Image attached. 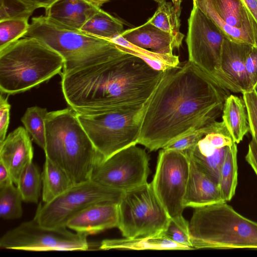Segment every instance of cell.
Returning <instances> with one entry per match:
<instances>
[{
    "instance_id": "obj_1",
    "label": "cell",
    "mask_w": 257,
    "mask_h": 257,
    "mask_svg": "<svg viewBox=\"0 0 257 257\" xmlns=\"http://www.w3.org/2000/svg\"><path fill=\"white\" fill-rule=\"evenodd\" d=\"M228 90L188 60L167 70L147 103L138 144L155 151L216 121Z\"/></svg>"
},
{
    "instance_id": "obj_2",
    "label": "cell",
    "mask_w": 257,
    "mask_h": 257,
    "mask_svg": "<svg viewBox=\"0 0 257 257\" xmlns=\"http://www.w3.org/2000/svg\"><path fill=\"white\" fill-rule=\"evenodd\" d=\"M164 72L119 49L99 62L61 72L62 91L78 113L136 110L147 103Z\"/></svg>"
},
{
    "instance_id": "obj_3",
    "label": "cell",
    "mask_w": 257,
    "mask_h": 257,
    "mask_svg": "<svg viewBox=\"0 0 257 257\" xmlns=\"http://www.w3.org/2000/svg\"><path fill=\"white\" fill-rule=\"evenodd\" d=\"M45 157L62 168L73 184L90 180L103 159L70 107L48 112L45 119Z\"/></svg>"
},
{
    "instance_id": "obj_4",
    "label": "cell",
    "mask_w": 257,
    "mask_h": 257,
    "mask_svg": "<svg viewBox=\"0 0 257 257\" xmlns=\"http://www.w3.org/2000/svg\"><path fill=\"white\" fill-rule=\"evenodd\" d=\"M63 58L42 41L24 37L0 51V91H26L61 73Z\"/></svg>"
},
{
    "instance_id": "obj_5",
    "label": "cell",
    "mask_w": 257,
    "mask_h": 257,
    "mask_svg": "<svg viewBox=\"0 0 257 257\" xmlns=\"http://www.w3.org/2000/svg\"><path fill=\"white\" fill-rule=\"evenodd\" d=\"M189 234L194 249H257V222L225 201L194 208Z\"/></svg>"
},
{
    "instance_id": "obj_6",
    "label": "cell",
    "mask_w": 257,
    "mask_h": 257,
    "mask_svg": "<svg viewBox=\"0 0 257 257\" xmlns=\"http://www.w3.org/2000/svg\"><path fill=\"white\" fill-rule=\"evenodd\" d=\"M24 37L37 38L61 55L62 72L99 62L119 50L109 40L65 27L43 15L32 18Z\"/></svg>"
},
{
    "instance_id": "obj_7",
    "label": "cell",
    "mask_w": 257,
    "mask_h": 257,
    "mask_svg": "<svg viewBox=\"0 0 257 257\" xmlns=\"http://www.w3.org/2000/svg\"><path fill=\"white\" fill-rule=\"evenodd\" d=\"M146 105L136 110L77 113L78 119L103 160L138 144Z\"/></svg>"
},
{
    "instance_id": "obj_8",
    "label": "cell",
    "mask_w": 257,
    "mask_h": 257,
    "mask_svg": "<svg viewBox=\"0 0 257 257\" xmlns=\"http://www.w3.org/2000/svg\"><path fill=\"white\" fill-rule=\"evenodd\" d=\"M118 206L117 228L125 238L160 234L166 230L171 220L151 182L123 192Z\"/></svg>"
},
{
    "instance_id": "obj_9",
    "label": "cell",
    "mask_w": 257,
    "mask_h": 257,
    "mask_svg": "<svg viewBox=\"0 0 257 257\" xmlns=\"http://www.w3.org/2000/svg\"><path fill=\"white\" fill-rule=\"evenodd\" d=\"M189 167V159L185 152L162 149L151 182L171 219L188 232L189 223L184 218L183 212Z\"/></svg>"
},
{
    "instance_id": "obj_10",
    "label": "cell",
    "mask_w": 257,
    "mask_h": 257,
    "mask_svg": "<svg viewBox=\"0 0 257 257\" xmlns=\"http://www.w3.org/2000/svg\"><path fill=\"white\" fill-rule=\"evenodd\" d=\"M188 24L186 42L188 61L217 83L230 90L220 70L222 47L226 36L194 2Z\"/></svg>"
},
{
    "instance_id": "obj_11",
    "label": "cell",
    "mask_w": 257,
    "mask_h": 257,
    "mask_svg": "<svg viewBox=\"0 0 257 257\" xmlns=\"http://www.w3.org/2000/svg\"><path fill=\"white\" fill-rule=\"evenodd\" d=\"M123 192L91 180L74 184L51 202H40L34 218L44 227H66L71 217L92 205L104 202L118 203Z\"/></svg>"
},
{
    "instance_id": "obj_12",
    "label": "cell",
    "mask_w": 257,
    "mask_h": 257,
    "mask_svg": "<svg viewBox=\"0 0 257 257\" xmlns=\"http://www.w3.org/2000/svg\"><path fill=\"white\" fill-rule=\"evenodd\" d=\"M87 236L65 226H43L33 218L7 231L0 239V247L28 251L86 250Z\"/></svg>"
},
{
    "instance_id": "obj_13",
    "label": "cell",
    "mask_w": 257,
    "mask_h": 257,
    "mask_svg": "<svg viewBox=\"0 0 257 257\" xmlns=\"http://www.w3.org/2000/svg\"><path fill=\"white\" fill-rule=\"evenodd\" d=\"M149 161L145 150L132 145L98 163L90 180L111 189L128 191L148 182Z\"/></svg>"
},
{
    "instance_id": "obj_14",
    "label": "cell",
    "mask_w": 257,
    "mask_h": 257,
    "mask_svg": "<svg viewBox=\"0 0 257 257\" xmlns=\"http://www.w3.org/2000/svg\"><path fill=\"white\" fill-rule=\"evenodd\" d=\"M231 41L257 46V23L240 0H193Z\"/></svg>"
},
{
    "instance_id": "obj_15",
    "label": "cell",
    "mask_w": 257,
    "mask_h": 257,
    "mask_svg": "<svg viewBox=\"0 0 257 257\" xmlns=\"http://www.w3.org/2000/svg\"><path fill=\"white\" fill-rule=\"evenodd\" d=\"M251 46L231 41L227 37L223 41L220 70L232 92L242 93L253 90L245 66V57Z\"/></svg>"
},
{
    "instance_id": "obj_16",
    "label": "cell",
    "mask_w": 257,
    "mask_h": 257,
    "mask_svg": "<svg viewBox=\"0 0 257 257\" xmlns=\"http://www.w3.org/2000/svg\"><path fill=\"white\" fill-rule=\"evenodd\" d=\"M118 223V203L104 202L92 205L77 213L67 221L66 226L88 236L117 227Z\"/></svg>"
},
{
    "instance_id": "obj_17",
    "label": "cell",
    "mask_w": 257,
    "mask_h": 257,
    "mask_svg": "<svg viewBox=\"0 0 257 257\" xmlns=\"http://www.w3.org/2000/svg\"><path fill=\"white\" fill-rule=\"evenodd\" d=\"M29 134L19 126L0 144V161L7 167L17 185L23 171L33 161V148Z\"/></svg>"
},
{
    "instance_id": "obj_18",
    "label": "cell",
    "mask_w": 257,
    "mask_h": 257,
    "mask_svg": "<svg viewBox=\"0 0 257 257\" xmlns=\"http://www.w3.org/2000/svg\"><path fill=\"white\" fill-rule=\"evenodd\" d=\"M188 157L189 175L183 199L184 207L196 208L224 201L219 184L193 159Z\"/></svg>"
},
{
    "instance_id": "obj_19",
    "label": "cell",
    "mask_w": 257,
    "mask_h": 257,
    "mask_svg": "<svg viewBox=\"0 0 257 257\" xmlns=\"http://www.w3.org/2000/svg\"><path fill=\"white\" fill-rule=\"evenodd\" d=\"M120 35L134 45L159 54H171L174 48H179L172 35L148 22Z\"/></svg>"
},
{
    "instance_id": "obj_20",
    "label": "cell",
    "mask_w": 257,
    "mask_h": 257,
    "mask_svg": "<svg viewBox=\"0 0 257 257\" xmlns=\"http://www.w3.org/2000/svg\"><path fill=\"white\" fill-rule=\"evenodd\" d=\"M99 9L84 0H57L45 9V16L61 26L80 30Z\"/></svg>"
},
{
    "instance_id": "obj_21",
    "label": "cell",
    "mask_w": 257,
    "mask_h": 257,
    "mask_svg": "<svg viewBox=\"0 0 257 257\" xmlns=\"http://www.w3.org/2000/svg\"><path fill=\"white\" fill-rule=\"evenodd\" d=\"M99 248L130 250H190L192 248L170 240L162 233L160 234L141 238L106 239L100 243Z\"/></svg>"
},
{
    "instance_id": "obj_22",
    "label": "cell",
    "mask_w": 257,
    "mask_h": 257,
    "mask_svg": "<svg viewBox=\"0 0 257 257\" xmlns=\"http://www.w3.org/2000/svg\"><path fill=\"white\" fill-rule=\"evenodd\" d=\"M222 117L234 142L239 143L249 132L248 114L243 97L228 95L224 102Z\"/></svg>"
},
{
    "instance_id": "obj_23",
    "label": "cell",
    "mask_w": 257,
    "mask_h": 257,
    "mask_svg": "<svg viewBox=\"0 0 257 257\" xmlns=\"http://www.w3.org/2000/svg\"><path fill=\"white\" fill-rule=\"evenodd\" d=\"M41 177L43 203L51 202L74 184L67 173L47 157H45Z\"/></svg>"
},
{
    "instance_id": "obj_24",
    "label": "cell",
    "mask_w": 257,
    "mask_h": 257,
    "mask_svg": "<svg viewBox=\"0 0 257 257\" xmlns=\"http://www.w3.org/2000/svg\"><path fill=\"white\" fill-rule=\"evenodd\" d=\"M121 50L135 55L144 60L153 69L166 71L180 64L179 57L171 54H162L137 47L128 42L120 35L111 40Z\"/></svg>"
},
{
    "instance_id": "obj_25",
    "label": "cell",
    "mask_w": 257,
    "mask_h": 257,
    "mask_svg": "<svg viewBox=\"0 0 257 257\" xmlns=\"http://www.w3.org/2000/svg\"><path fill=\"white\" fill-rule=\"evenodd\" d=\"M180 14L181 9H176L172 2L163 0L158 3L157 10L147 21L172 35L179 48L184 37L180 30Z\"/></svg>"
},
{
    "instance_id": "obj_26",
    "label": "cell",
    "mask_w": 257,
    "mask_h": 257,
    "mask_svg": "<svg viewBox=\"0 0 257 257\" xmlns=\"http://www.w3.org/2000/svg\"><path fill=\"white\" fill-rule=\"evenodd\" d=\"M123 28L121 21L100 8L80 30L94 36L111 40L120 35L123 31Z\"/></svg>"
},
{
    "instance_id": "obj_27",
    "label": "cell",
    "mask_w": 257,
    "mask_h": 257,
    "mask_svg": "<svg viewBox=\"0 0 257 257\" xmlns=\"http://www.w3.org/2000/svg\"><path fill=\"white\" fill-rule=\"evenodd\" d=\"M236 143L227 148L220 173L219 186L223 200L230 201L235 194L237 184Z\"/></svg>"
},
{
    "instance_id": "obj_28",
    "label": "cell",
    "mask_w": 257,
    "mask_h": 257,
    "mask_svg": "<svg viewBox=\"0 0 257 257\" xmlns=\"http://www.w3.org/2000/svg\"><path fill=\"white\" fill-rule=\"evenodd\" d=\"M16 186L23 201L38 203L42 189V177L38 168L33 161L23 171Z\"/></svg>"
},
{
    "instance_id": "obj_29",
    "label": "cell",
    "mask_w": 257,
    "mask_h": 257,
    "mask_svg": "<svg viewBox=\"0 0 257 257\" xmlns=\"http://www.w3.org/2000/svg\"><path fill=\"white\" fill-rule=\"evenodd\" d=\"M48 112L46 108L32 106L27 109L21 118V121L33 140L44 151L46 147L45 119Z\"/></svg>"
},
{
    "instance_id": "obj_30",
    "label": "cell",
    "mask_w": 257,
    "mask_h": 257,
    "mask_svg": "<svg viewBox=\"0 0 257 257\" xmlns=\"http://www.w3.org/2000/svg\"><path fill=\"white\" fill-rule=\"evenodd\" d=\"M14 185L0 187V216L4 219H18L23 214V200L19 189Z\"/></svg>"
},
{
    "instance_id": "obj_31",
    "label": "cell",
    "mask_w": 257,
    "mask_h": 257,
    "mask_svg": "<svg viewBox=\"0 0 257 257\" xmlns=\"http://www.w3.org/2000/svg\"><path fill=\"white\" fill-rule=\"evenodd\" d=\"M28 20L20 18L0 21V51L25 36L30 26Z\"/></svg>"
},
{
    "instance_id": "obj_32",
    "label": "cell",
    "mask_w": 257,
    "mask_h": 257,
    "mask_svg": "<svg viewBox=\"0 0 257 257\" xmlns=\"http://www.w3.org/2000/svg\"><path fill=\"white\" fill-rule=\"evenodd\" d=\"M228 147L218 149L208 156H203L189 151L184 152L219 184L221 168Z\"/></svg>"
},
{
    "instance_id": "obj_33",
    "label": "cell",
    "mask_w": 257,
    "mask_h": 257,
    "mask_svg": "<svg viewBox=\"0 0 257 257\" xmlns=\"http://www.w3.org/2000/svg\"><path fill=\"white\" fill-rule=\"evenodd\" d=\"M34 11L20 0H0V21L29 18Z\"/></svg>"
},
{
    "instance_id": "obj_34",
    "label": "cell",
    "mask_w": 257,
    "mask_h": 257,
    "mask_svg": "<svg viewBox=\"0 0 257 257\" xmlns=\"http://www.w3.org/2000/svg\"><path fill=\"white\" fill-rule=\"evenodd\" d=\"M248 114L249 132L257 144V90L242 93Z\"/></svg>"
},
{
    "instance_id": "obj_35",
    "label": "cell",
    "mask_w": 257,
    "mask_h": 257,
    "mask_svg": "<svg viewBox=\"0 0 257 257\" xmlns=\"http://www.w3.org/2000/svg\"><path fill=\"white\" fill-rule=\"evenodd\" d=\"M208 125L177 140L166 146L163 149L174 150L182 152L189 150L195 145L204 135Z\"/></svg>"
},
{
    "instance_id": "obj_36",
    "label": "cell",
    "mask_w": 257,
    "mask_h": 257,
    "mask_svg": "<svg viewBox=\"0 0 257 257\" xmlns=\"http://www.w3.org/2000/svg\"><path fill=\"white\" fill-rule=\"evenodd\" d=\"M163 233L174 242L194 249L191 241L189 232L181 228L171 219L166 230Z\"/></svg>"
},
{
    "instance_id": "obj_37",
    "label": "cell",
    "mask_w": 257,
    "mask_h": 257,
    "mask_svg": "<svg viewBox=\"0 0 257 257\" xmlns=\"http://www.w3.org/2000/svg\"><path fill=\"white\" fill-rule=\"evenodd\" d=\"M245 69L252 90L257 88V46H251L245 60Z\"/></svg>"
},
{
    "instance_id": "obj_38",
    "label": "cell",
    "mask_w": 257,
    "mask_h": 257,
    "mask_svg": "<svg viewBox=\"0 0 257 257\" xmlns=\"http://www.w3.org/2000/svg\"><path fill=\"white\" fill-rule=\"evenodd\" d=\"M11 106L8 101V97H5L1 93L0 96V144L6 139L9 121Z\"/></svg>"
},
{
    "instance_id": "obj_39",
    "label": "cell",
    "mask_w": 257,
    "mask_h": 257,
    "mask_svg": "<svg viewBox=\"0 0 257 257\" xmlns=\"http://www.w3.org/2000/svg\"><path fill=\"white\" fill-rule=\"evenodd\" d=\"M245 159L257 175V144L252 139L248 145Z\"/></svg>"
},
{
    "instance_id": "obj_40",
    "label": "cell",
    "mask_w": 257,
    "mask_h": 257,
    "mask_svg": "<svg viewBox=\"0 0 257 257\" xmlns=\"http://www.w3.org/2000/svg\"><path fill=\"white\" fill-rule=\"evenodd\" d=\"M28 7L36 9L43 8L45 9L51 6L57 0H20Z\"/></svg>"
},
{
    "instance_id": "obj_41",
    "label": "cell",
    "mask_w": 257,
    "mask_h": 257,
    "mask_svg": "<svg viewBox=\"0 0 257 257\" xmlns=\"http://www.w3.org/2000/svg\"><path fill=\"white\" fill-rule=\"evenodd\" d=\"M14 184L9 171L0 161V187Z\"/></svg>"
},
{
    "instance_id": "obj_42",
    "label": "cell",
    "mask_w": 257,
    "mask_h": 257,
    "mask_svg": "<svg viewBox=\"0 0 257 257\" xmlns=\"http://www.w3.org/2000/svg\"><path fill=\"white\" fill-rule=\"evenodd\" d=\"M257 23V0H240Z\"/></svg>"
},
{
    "instance_id": "obj_43",
    "label": "cell",
    "mask_w": 257,
    "mask_h": 257,
    "mask_svg": "<svg viewBox=\"0 0 257 257\" xmlns=\"http://www.w3.org/2000/svg\"><path fill=\"white\" fill-rule=\"evenodd\" d=\"M90 5L100 8V7L104 3L111 0H84Z\"/></svg>"
},
{
    "instance_id": "obj_44",
    "label": "cell",
    "mask_w": 257,
    "mask_h": 257,
    "mask_svg": "<svg viewBox=\"0 0 257 257\" xmlns=\"http://www.w3.org/2000/svg\"><path fill=\"white\" fill-rule=\"evenodd\" d=\"M182 2V0H172V3L176 9H181V4Z\"/></svg>"
},
{
    "instance_id": "obj_45",
    "label": "cell",
    "mask_w": 257,
    "mask_h": 257,
    "mask_svg": "<svg viewBox=\"0 0 257 257\" xmlns=\"http://www.w3.org/2000/svg\"><path fill=\"white\" fill-rule=\"evenodd\" d=\"M152 1H154L156 2L157 3H159V2H160L162 1H163V0H152Z\"/></svg>"
}]
</instances>
